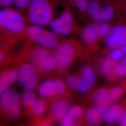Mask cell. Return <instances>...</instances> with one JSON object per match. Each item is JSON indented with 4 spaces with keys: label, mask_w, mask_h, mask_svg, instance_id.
Instances as JSON below:
<instances>
[{
    "label": "cell",
    "mask_w": 126,
    "mask_h": 126,
    "mask_svg": "<svg viewBox=\"0 0 126 126\" xmlns=\"http://www.w3.org/2000/svg\"><path fill=\"white\" fill-rule=\"evenodd\" d=\"M124 55L121 48L114 49L110 54V58L114 61H117L122 59Z\"/></svg>",
    "instance_id": "cell-28"
},
{
    "label": "cell",
    "mask_w": 126,
    "mask_h": 126,
    "mask_svg": "<svg viewBox=\"0 0 126 126\" xmlns=\"http://www.w3.org/2000/svg\"><path fill=\"white\" fill-rule=\"evenodd\" d=\"M105 44L110 49L122 48L126 45V25H118L110 29Z\"/></svg>",
    "instance_id": "cell-9"
},
{
    "label": "cell",
    "mask_w": 126,
    "mask_h": 126,
    "mask_svg": "<svg viewBox=\"0 0 126 126\" xmlns=\"http://www.w3.org/2000/svg\"><path fill=\"white\" fill-rule=\"evenodd\" d=\"M93 101L98 107L109 106L113 103L108 90L104 88L96 92L93 98Z\"/></svg>",
    "instance_id": "cell-16"
},
{
    "label": "cell",
    "mask_w": 126,
    "mask_h": 126,
    "mask_svg": "<svg viewBox=\"0 0 126 126\" xmlns=\"http://www.w3.org/2000/svg\"><path fill=\"white\" fill-rule=\"evenodd\" d=\"M17 81L24 90H32L38 83V76L34 66L30 63H23L19 68Z\"/></svg>",
    "instance_id": "cell-5"
},
{
    "label": "cell",
    "mask_w": 126,
    "mask_h": 126,
    "mask_svg": "<svg viewBox=\"0 0 126 126\" xmlns=\"http://www.w3.org/2000/svg\"><path fill=\"white\" fill-rule=\"evenodd\" d=\"M51 31L57 35L67 36L73 30V19L69 11H65L59 16L53 19L50 23Z\"/></svg>",
    "instance_id": "cell-8"
},
{
    "label": "cell",
    "mask_w": 126,
    "mask_h": 126,
    "mask_svg": "<svg viewBox=\"0 0 126 126\" xmlns=\"http://www.w3.org/2000/svg\"><path fill=\"white\" fill-rule=\"evenodd\" d=\"M20 101L19 93L15 88H9L0 94V107L10 117L16 118L20 115Z\"/></svg>",
    "instance_id": "cell-4"
},
{
    "label": "cell",
    "mask_w": 126,
    "mask_h": 126,
    "mask_svg": "<svg viewBox=\"0 0 126 126\" xmlns=\"http://www.w3.org/2000/svg\"><path fill=\"white\" fill-rule=\"evenodd\" d=\"M115 13V8L112 5H103L100 2L93 10L90 17L97 23H107L113 18Z\"/></svg>",
    "instance_id": "cell-12"
},
{
    "label": "cell",
    "mask_w": 126,
    "mask_h": 126,
    "mask_svg": "<svg viewBox=\"0 0 126 126\" xmlns=\"http://www.w3.org/2000/svg\"><path fill=\"white\" fill-rule=\"evenodd\" d=\"M21 100L26 108H32L36 100V96L32 90H25L22 95Z\"/></svg>",
    "instance_id": "cell-20"
},
{
    "label": "cell",
    "mask_w": 126,
    "mask_h": 126,
    "mask_svg": "<svg viewBox=\"0 0 126 126\" xmlns=\"http://www.w3.org/2000/svg\"><path fill=\"white\" fill-rule=\"evenodd\" d=\"M46 108L45 102L42 99H36L32 108L34 113L37 115H41L45 113Z\"/></svg>",
    "instance_id": "cell-21"
},
{
    "label": "cell",
    "mask_w": 126,
    "mask_h": 126,
    "mask_svg": "<svg viewBox=\"0 0 126 126\" xmlns=\"http://www.w3.org/2000/svg\"><path fill=\"white\" fill-rule=\"evenodd\" d=\"M116 66L115 61L110 58L104 59L99 64V72L103 76L111 79L116 75Z\"/></svg>",
    "instance_id": "cell-14"
},
{
    "label": "cell",
    "mask_w": 126,
    "mask_h": 126,
    "mask_svg": "<svg viewBox=\"0 0 126 126\" xmlns=\"http://www.w3.org/2000/svg\"><path fill=\"white\" fill-rule=\"evenodd\" d=\"M69 109V105L65 100L59 99L54 102L52 107V115L55 119H61L67 113Z\"/></svg>",
    "instance_id": "cell-17"
},
{
    "label": "cell",
    "mask_w": 126,
    "mask_h": 126,
    "mask_svg": "<svg viewBox=\"0 0 126 126\" xmlns=\"http://www.w3.org/2000/svg\"><path fill=\"white\" fill-rule=\"evenodd\" d=\"M45 126H50V125H45Z\"/></svg>",
    "instance_id": "cell-35"
},
{
    "label": "cell",
    "mask_w": 126,
    "mask_h": 126,
    "mask_svg": "<svg viewBox=\"0 0 126 126\" xmlns=\"http://www.w3.org/2000/svg\"><path fill=\"white\" fill-rule=\"evenodd\" d=\"M122 63L126 64V54H125L122 59Z\"/></svg>",
    "instance_id": "cell-33"
},
{
    "label": "cell",
    "mask_w": 126,
    "mask_h": 126,
    "mask_svg": "<svg viewBox=\"0 0 126 126\" xmlns=\"http://www.w3.org/2000/svg\"><path fill=\"white\" fill-rule=\"evenodd\" d=\"M125 2H126V0H125Z\"/></svg>",
    "instance_id": "cell-36"
},
{
    "label": "cell",
    "mask_w": 126,
    "mask_h": 126,
    "mask_svg": "<svg viewBox=\"0 0 126 126\" xmlns=\"http://www.w3.org/2000/svg\"><path fill=\"white\" fill-rule=\"evenodd\" d=\"M28 36L41 47L48 50L56 48L59 45L57 35L51 30L45 29L44 27L32 25L26 30Z\"/></svg>",
    "instance_id": "cell-2"
},
{
    "label": "cell",
    "mask_w": 126,
    "mask_h": 126,
    "mask_svg": "<svg viewBox=\"0 0 126 126\" xmlns=\"http://www.w3.org/2000/svg\"><path fill=\"white\" fill-rule=\"evenodd\" d=\"M0 25L6 31L15 34L21 33L25 28L22 15L10 8H2L0 11Z\"/></svg>",
    "instance_id": "cell-3"
},
{
    "label": "cell",
    "mask_w": 126,
    "mask_h": 126,
    "mask_svg": "<svg viewBox=\"0 0 126 126\" xmlns=\"http://www.w3.org/2000/svg\"><path fill=\"white\" fill-rule=\"evenodd\" d=\"M80 77V84L78 90L81 94L87 93L94 84L96 75L93 68L90 66L84 68Z\"/></svg>",
    "instance_id": "cell-13"
},
{
    "label": "cell",
    "mask_w": 126,
    "mask_h": 126,
    "mask_svg": "<svg viewBox=\"0 0 126 126\" xmlns=\"http://www.w3.org/2000/svg\"><path fill=\"white\" fill-rule=\"evenodd\" d=\"M86 118L88 122L94 126L99 125L101 121L97 108L89 109L86 111Z\"/></svg>",
    "instance_id": "cell-19"
},
{
    "label": "cell",
    "mask_w": 126,
    "mask_h": 126,
    "mask_svg": "<svg viewBox=\"0 0 126 126\" xmlns=\"http://www.w3.org/2000/svg\"><path fill=\"white\" fill-rule=\"evenodd\" d=\"M27 9L32 25L45 27L53 20V9L50 0H32Z\"/></svg>",
    "instance_id": "cell-1"
},
{
    "label": "cell",
    "mask_w": 126,
    "mask_h": 126,
    "mask_svg": "<svg viewBox=\"0 0 126 126\" xmlns=\"http://www.w3.org/2000/svg\"><path fill=\"white\" fill-rule=\"evenodd\" d=\"M113 103L120 99L122 95V90L119 87H113L108 90Z\"/></svg>",
    "instance_id": "cell-23"
},
{
    "label": "cell",
    "mask_w": 126,
    "mask_h": 126,
    "mask_svg": "<svg viewBox=\"0 0 126 126\" xmlns=\"http://www.w3.org/2000/svg\"><path fill=\"white\" fill-rule=\"evenodd\" d=\"M74 55V50L71 44L64 43L58 45L54 55L57 66L60 69L67 67L72 62Z\"/></svg>",
    "instance_id": "cell-10"
},
{
    "label": "cell",
    "mask_w": 126,
    "mask_h": 126,
    "mask_svg": "<svg viewBox=\"0 0 126 126\" xmlns=\"http://www.w3.org/2000/svg\"><path fill=\"white\" fill-rule=\"evenodd\" d=\"M119 126H126V111L125 110L117 122Z\"/></svg>",
    "instance_id": "cell-32"
},
{
    "label": "cell",
    "mask_w": 126,
    "mask_h": 126,
    "mask_svg": "<svg viewBox=\"0 0 126 126\" xmlns=\"http://www.w3.org/2000/svg\"><path fill=\"white\" fill-rule=\"evenodd\" d=\"M111 108L113 113L115 122H117L120 118L121 117L125 111V110L122 106L118 104H113Z\"/></svg>",
    "instance_id": "cell-27"
},
{
    "label": "cell",
    "mask_w": 126,
    "mask_h": 126,
    "mask_svg": "<svg viewBox=\"0 0 126 126\" xmlns=\"http://www.w3.org/2000/svg\"><path fill=\"white\" fill-rule=\"evenodd\" d=\"M97 108L101 121L107 124H111L115 122L111 108H110L108 106H103L98 107Z\"/></svg>",
    "instance_id": "cell-18"
},
{
    "label": "cell",
    "mask_w": 126,
    "mask_h": 126,
    "mask_svg": "<svg viewBox=\"0 0 126 126\" xmlns=\"http://www.w3.org/2000/svg\"><path fill=\"white\" fill-rule=\"evenodd\" d=\"M66 84L71 89L78 90L80 84V77L75 76H70L66 79Z\"/></svg>",
    "instance_id": "cell-24"
},
{
    "label": "cell",
    "mask_w": 126,
    "mask_h": 126,
    "mask_svg": "<svg viewBox=\"0 0 126 126\" xmlns=\"http://www.w3.org/2000/svg\"><path fill=\"white\" fill-rule=\"evenodd\" d=\"M77 120L73 117L66 113L61 119L60 126H76Z\"/></svg>",
    "instance_id": "cell-25"
},
{
    "label": "cell",
    "mask_w": 126,
    "mask_h": 126,
    "mask_svg": "<svg viewBox=\"0 0 126 126\" xmlns=\"http://www.w3.org/2000/svg\"><path fill=\"white\" fill-rule=\"evenodd\" d=\"M48 50L40 47L34 50L32 54V60L34 64L44 72H51L57 66L54 55Z\"/></svg>",
    "instance_id": "cell-6"
},
{
    "label": "cell",
    "mask_w": 126,
    "mask_h": 126,
    "mask_svg": "<svg viewBox=\"0 0 126 126\" xmlns=\"http://www.w3.org/2000/svg\"><path fill=\"white\" fill-rule=\"evenodd\" d=\"M14 5L20 9L27 8L32 0H14Z\"/></svg>",
    "instance_id": "cell-29"
},
{
    "label": "cell",
    "mask_w": 126,
    "mask_h": 126,
    "mask_svg": "<svg viewBox=\"0 0 126 126\" xmlns=\"http://www.w3.org/2000/svg\"><path fill=\"white\" fill-rule=\"evenodd\" d=\"M67 113L78 120L83 116L84 109L81 106L76 105L69 108Z\"/></svg>",
    "instance_id": "cell-22"
},
{
    "label": "cell",
    "mask_w": 126,
    "mask_h": 126,
    "mask_svg": "<svg viewBox=\"0 0 126 126\" xmlns=\"http://www.w3.org/2000/svg\"><path fill=\"white\" fill-rule=\"evenodd\" d=\"M65 89V85L63 81L58 79H51L41 83L37 91L43 97H51L62 94Z\"/></svg>",
    "instance_id": "cell-11"
},
{
    "label": "cell",
    "mask_w": 126,
    "mask_h": 126,
    "mask_svg": "<svg viewBox=\"0 0 126 126\" xmlns=\"http://www.w3.org/2000/svg\"><path fill=\"white\" fill-rule=\"evenodd\" d=\"M121 49H122V50L123 52L124 55L126 54V45L124 46L123 47H122Z\"/></svg>",
    "instance_id": "cell-34"
},
{
    "label": "cell",
    "mask_w": 126,
    "mask_h": 126,
    "mask_svg": "<svg viewBox=\"0 0 126 126\" xmlns=\"http://www.w3.org/2000/svg\"><path fill=\"white\" fill-rule=\"evenodd\" d=\"M14 5V0H0V5L3 8H10V7Z\"/></svg>",
    "instance_id": "cell-31"
},
{
    "label": "cell",
    "mask_w": 126,
    "mask_h": 126,
    "mask_svg": "<svg viewBox=\"0 0 126 126\" xmlns=\"http://www.w3.org/2000/svg\"><path fill=\"white\" fill-rule=\"evenodd\" d=\"M115 73L116 75L118 76H126V64L121 63L117 65Z\"/></svg>",
    "instance_id": "cell-30"
},
{
    "label": "cell",
    "mask_w": 126,
    "mask_h": 126,
    "mask_svg": "<svg viewBox=\"0 0 126 126\" xmlns=\"http://www.w3.org/2000/svg\"><path fill=\"white\" fill-rule=\"evenodd\" d=\"M17 81V73L14 70H9L3 73L0 77V93H3Z\"/></svg>",
    "instance_id": "cell-15"
},
{
    "label": "cell",
    "mask_w": 126,
    "mask_h": 126,
    "mask_svg": "<svg viewBox=\"0 0 126 126\" xmlns=\"http://www.w3.org/2000/svg\"><path fill=\"white\" fill-rule=\"evenodd\" d=\"M73 3L78 10L80 12H86L89 0H69Z\"/></svg>",
    "instance_id": "cell-26"
},
{
    "label": "cell",
    "mask_w": 126,
    "mask_h": 126,
    "mask_svg": "<svg viewBox=\"0 0 126 126\" xmlns=\"http://www.w3.org/2000/svg\"><path fill=\"white\" fill-rule=\"evenodd\" d=\"M110 28L107 23H93L85 27L81 32V37L87 44H92L108 35Z\"/></svg>",
    "instance_id": "cell-7"
}]
</instances>
